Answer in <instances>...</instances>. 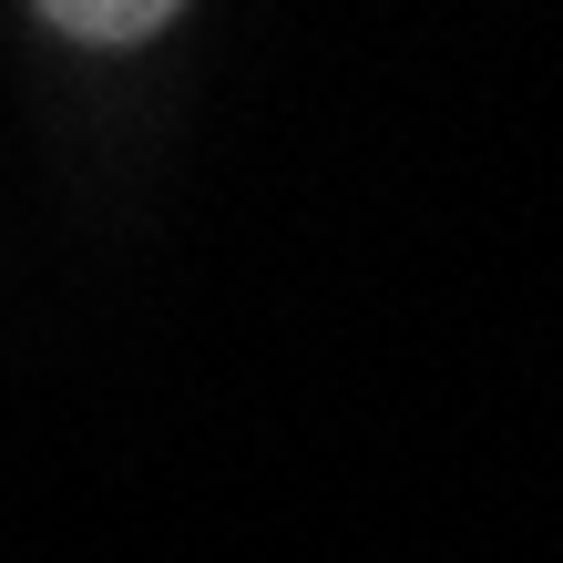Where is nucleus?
I'll list each match as a JSON object with an SVG mask.
<instances>
[{"label":"nucleus","mask_w":563,"mask_h":563,"mask_svg":"<svg viewBox=\"0 0 563 563\" xmlns=\"http://www.w3.org/2000/svg\"><path fill=\"white\" fill-rule=\"evenodd\" d=\"M185 0H42L52 31H73V42H144V31H164Z\"/></svg>","instance_id":"obj_1"}]
</instances>
